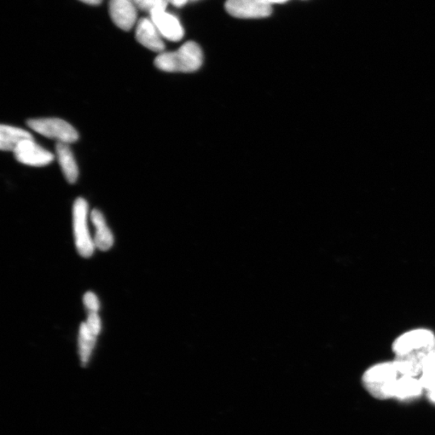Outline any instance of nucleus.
<instances>
[{"label": "nucleus", "instance_id": "f257e3e1", "mask_svg": "<svg viewBox=\"0 0 435 435\" xmlns=\"http://www.w3.org/2000/svg\"><path fill=\"white\" fill-rule=\"evenodd\" d=\"M435 350V335L427 328H415L400 335L393 341V352L402 366L414 374H421L423 363Z\"/></svg>", "mask_w": 435, "mask_h": 435}, {"label": "nucleus", "instance_id": "f03ea898", "mask_svg": "<svg viewBox=\"0 0 435 435\" xmlns=\"http://www.w3.org/2000/svg\"><path fill=\"white\" fill-rule=\"evenodd\" d=\"M202 62V49L194 42L185 43L177 51L161 53L154 61L155 66L162 71L182 73L198 71Z\"/></svg>", "mask_w": 435, "mask_h": 435}, {"label": "nucleus", "instance_id": "7ed1b4c3", "mask_svg": "<svg viewBox=\"0 0 435 435\" xmlns=\"http://www.w3.org/2000/svg\"><path fill=\"white\" fill-rule=\"evenodd\" d=\"M394 361L376 364L365 371L362 383L371 395L379 400L393 398V388L399 378Z\"/></svg>", "mask_w": 435, "mask_h": 435}, {"label": "nucleus", "instance_id": "20e7f679", "mask_svg": "<svg viewBox=\"0 0 435 435\" xmlns=\"http://www.w3.org/2000/svg\"><path fill=\"white\" fill-rule=\"evenodd\" d=\"M28 126L45 137L53 139L57 143L71 144L79 140V132L66 121L57 118H39L29 120Z\"/></svg>", "mask_w": 435, "mask_h": 435}, {"label": "nucleus", "instance_id": "39448f33", "mask_svg": "<svg viewBox=\"0 0 435 435\" xmlns=\"http://www.w3.org/2000/svg\"><path fill=\"white\" fill-rule=\"evenodd\" d=\"M87 214L88 203L84 199L79 198L73 207L74 232L77 250L85 258L92 256L95 247L87 226Z\"/></svg>", "mask_w": 435, "mask_h": 435}, {"label": "nucleus", "instance_id": "423d86ee", "mask_svg": "<svg viewBox=\"0 0 435 435\" xmlns=\"http://www.w3.org/2000/svg\"><path fill=\"white\" fill-rule=\"evenodd\" d=\"M225 8L237 18H264L272 13L271 4L264 0H228Z\"/></svg>", "mask_w": 435, "mask_h": 435}, {"label": "nucleus", "instance_id": "0eeeda50", "mask_svg": "<svg viewBox=\"0 0 435 435\" xmlns=\"http://www.w3.org/2000/svg\"><path fill=\"white\" fill-rule=\"evenodd\" d=\"M13 153L17 161L29 166H45L54 160V155L35 142L33 139L23 141Z\"/></svg>", "mask_w": 435, "mask_h": 435}, {"label": "nucleus", "instance_id": "6e6552de", "mask_svg": "<svg viewBox=\"0 0 435 435\" xmlns=\"http://www.w3.org/2000/svg\"><path fill=\"white\" fill-rule=\"evenodd\" d=\"M151 20L158 29L162 37L170 42H179L184 37V29L175 16L166 11H155L150 13Z\"/></svg>", "mask_w": 435, "mask_h": 435}, {"label": "nucleus", "instance_id": "1a4fd4ad", "mask_svg": "<svg viewBox=\"0 0 435 435\" xmlns=\"http://www.w3.org/2000/svg\"><path fill=\"white\" fill-rule=\"evenodd\" d=\"M109 13L115 24L124 31H129L136 24L137 9L129 0H111Z\"/></svg>", "mask_w": 435, "mask_h": 435}, {"label": "nucleus", "instance_id": "9d476101", "mask_svg": "<svg viewBox=\"0 0 435 435\" xmlns=\"http://www.w3.org/2000/svg\"><path fill=\"white\" fill-rule=\"evenodd\" d=\"M136 37L139 43L150 50L160 53L165 50L162 36L152 20L143 18L138 22Z\"/></svg>", "mask_w": 435, "mask_h": 435}, {"label": "nucleus", "instance_id": "9b49d317", "mask_svg": "<svg viewBox=\"0 0 435 435\" xmlns=\"http://www.w3.org/2000/svg\"><path fill=\"white\" fill-rule=\"evenodd\" d=\"M56 153L64 176L71 184L76 182L79 178V167L72 150L68 144L57 143Z\"/></svg>", "mask_w": 435, "mask_h": 435}, {"label": "nucleus", "instance_id": "f8f14e48", "mask_svg": "<svg viewBox=\"0 0 435 435\" xmlns=\"http://www.w3.org/2000/svg\"><path fill=\"white\" fill-rule=\"evenodd\" d=\"M30 139H33L30 133L20 127L4 124L0 127V149L2 151L14 152L23 141Z\"/></svg>", "mask_w": 435, "mask_h": 435}, {"label": "nucleus", "instance_id": "ddd939ff", "mask_svg": "<svg viewBox=\"0 0 435 435\" xmlns=\"http://www.w3.org/2000/svg\"><path fill=\"white\" fill-rule=\"evenodd\" d=\"M423 388L416 377L401 376L394 385L393 398L410 401L422 395Z\"/></svg>", "mask_w": 435, "mask_h": 435}, {"label": "nucleus", "instance_id": "4468645a", "mask_svg": "<svg viewBox=\"0 0 435 435\" xmlns=\"http://www.w3.org/2000/svg\"><path fill=\"white\" fill-rule=\"evenodd\" d=\"M91 221L95 225L96 233L95 236V246L101 251H108L113 246L114 237L112 231L108 228L105 219L103 214L96 210L91 212Z\"/></svg>", "mask_w": 435, "mask_h": 435}, {"label": "nucleus", "instance_id": "2eb2a0df", "mask_svg": "<svg viewBox=\"0 0 435 435\" xmlns=\"http://www.w3.org/2000/svg\"><path fill=\"white\" fill-rule=\"evenodd\" d=\"M96 340L97 336L90 332L86 323L81 324L79 335V351L81 362L83 365L88 364Z\"/></svg>", "mask_w": 435, "mask_h": 435}, {"label": "nucleus", "instance_id": "dca6fc26", "mask_svg": "<svg viewBox=\"0 0 435 435\" xmlns=\"http://www.w3.org/2000/svg\"><path fill=\"white\" fill-rule=\"evenodd\" d=\"M419 381L423 388L427 392L435 388V350L431 352L425 359L423 363L422 374Z\"/></svg>", "mask_w": 435, "mask_h": 435}, {"label": "nucleus", "instance_id": "f3484780", "mask_svg": "<svg viewBox=\"0 0 435 435\" xmlns=\"http://www.w3.org/2000/svg\"><path fill=\"white\" fill-rule=\"evenodd\" d=\"M137 7L149 13L155 11H166L168 4L167 0H134Z\"/></svg>", "mask_w": 435, "mask_h": 435}, {"label": "nucleus", "instance_id": "a211bd4d", "mask_svg": "<svg viewBox=\"0 0 435 435\" xmlns=\"http://www.w3.org/2000/svg\"><path fill=\"white\" fill-rule=\"evenodd\" d=\"M87 327L90 330V332L98 336V334L100 333L101 330V320L100 316H98V313L96 312H91L88 314V318H87V320L86 322Z\"/></svg>", "mask_w": 435, "mask_h": 435}, {"label": "nucleus", "instance_id": "6ab92c4d", "mask_svg": "<svg viewBox=\"0 0 435 435\" xmlns=\"http://www.w3.org/2000/svg\"><path fill=\"white\" fill-rule=\"evenodd\" d=\"M83 303L86 308L88 310L89 313L96 312L100 310V301H98L97 296L91 292L86 293L84 295Z\"/></svg>", "mask_w": 435, "mask_h": 435}, {"label": "nucleus", "instance_id": "aec40b11", "mask_svg": "<svg viewBox=\"0 0 435 435\" xmlns=\"http://www.w3.org/2000/svg\"><path fill=\"white\" fill-rule=\"evenodd\" d=\"M167 1L175 6V7L180 8L187 4L189 0H167Z\"/></svg>", "mask_w": 435, "mask_h": 435}, {"label": "nucleus", "instance_id": "412c9836", "mask_svg": "<svg viewBox=\"0 0 435 435\" xmlns=\"http://www.w3.org/2000/svg\"><path fill=\"white\" fill-rule=\"evenodd\" d=\"M80 1L90 5H98L102 3L103 0H80Z\"/></svg>", "mask_w": 435, "mask_h": 435}, {"label": "nucleus", "instance_id": "4be33fe9", "mask_svg": "<svg viewBox=\"0 0 435 435\" xmlns=\"http://www.w3.org/2000/svg\"><path fill=\"white\" fill-rule=\"evenodd\" d=\"M427 397L432 403L435 404V388L433 390L427 392Z\"/></svg>", "mask_w": 435, "mask_h": 435}, {"label": "nucleus", "instance_id": "5701e85b", "mask_svg": "<svg viewBox=\"0 0 435 435\" xmlns=\"http://www.w3.org/2000/svg\"><path fill=\"white\" fill-rule=\"evenodd\" d=\"M264 1L269 4H280L288 1V0H264Z\"/></svg>", "mask_w": 435, "mask_h": 435}, {"label": "nucleus", "instance_id": "b1692460", "mask_svg": "<svg viewBox=\"0 0 435 435\" xmlns=\"http://www.w3.org/2000/svg\"><path fill=\"white\" fill-rule=\"evenodd\" d=\"M192 1H195V0H192Z\"/></svg>", "mask_w": 435, "mask_h": 435}]
</instances>
